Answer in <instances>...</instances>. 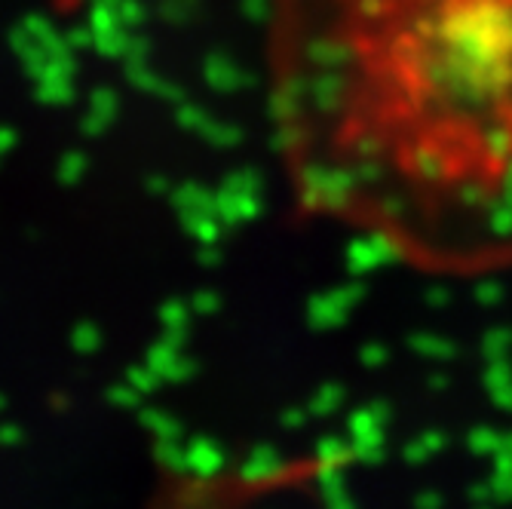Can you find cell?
Listing matches in <instances>:
<instances>
[{"instance_id":"6da1fadb","label":"cell","mask_w":512,"mask_h":509,"mask_svg":"<svg viewBox=\"0 0 512 509\" xmlns=\"http://www.w3.org/2000/svg\"><path fill=\"white\" fill-rule=\"evenodd\" d=\"M301 203L399 264L512 273V0H267Z\"/></svg>"}]
</instances>
